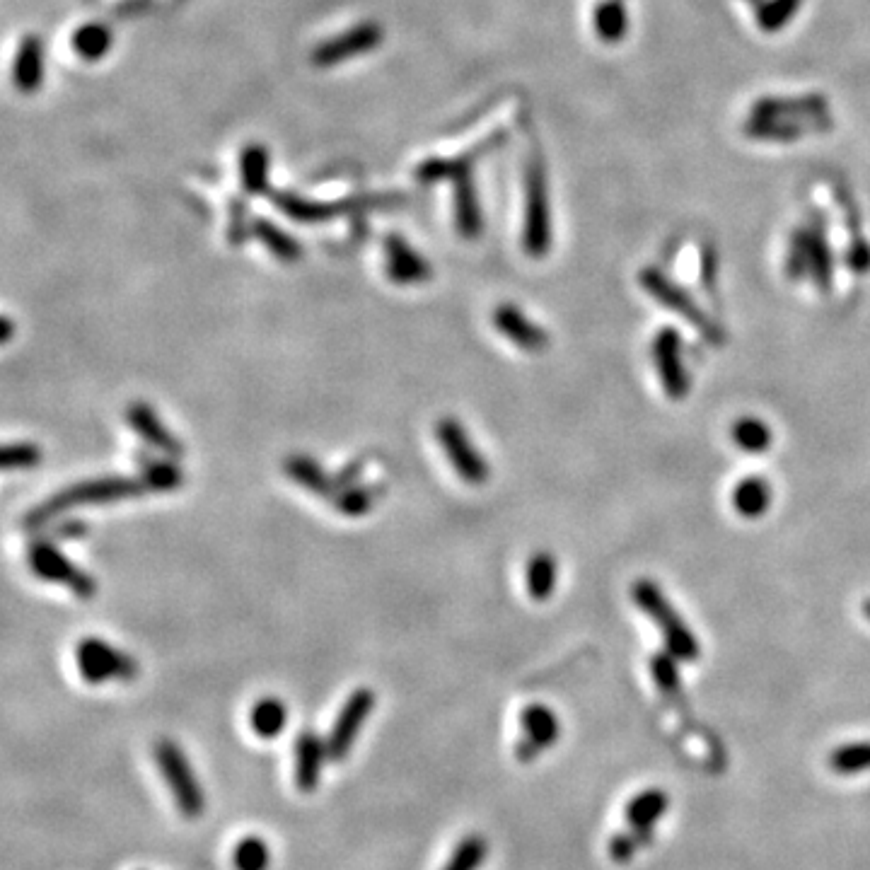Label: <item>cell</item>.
<instances>
[{
  "label": "cell",
  "instance_id": "cell-1",
  "mask_svg": "<svg viewBox=\"0 0 870 870\" xmlns=\"http://www.w3.org/2000/svg\"><path fill=\"white\" fill-rule=\"evenodd\" d=\"M145 486L141 479H126V477H104L90 479L83 484L68 486V489L58 491L49 501L39 503L37 508L29 510L25 518L27 530H39L54 522L61 515L71 513L75 508L83 506H104V503L121 501V498H131L143 493Z\"/></svg>",
  "mask_w": 870,
  "mask_h": 870
},
{
  "label": "cell",
  "instance_id": "cell-2",
  "mask_svg": "<svg viewBox=\"0 0 870 870\" xmlns=\"http://www.w3.org/2000/svg\"><path fill=\"white\" fill-rule=\"evenodd\" d=\"M631 600L641 612L648 614V619L663 631L667 653L672 658L682 660V663H694L699 660V641L689 631V626L682 622L680 612H675V607L670 605L663 588L655 585L651 578H641L631 585Z\"/></svg>",
  "mask_w": 870,
  "mask_h": 870
},
{
  "label": "cell",
  "instance_id": "cell-3",
  "mask_svg": "<svg viewBox=\"0 0 870 870\" xmlns=\"http://www.w3.org/2000/svg\"><path fill=\"white\" fill-rule=\"evenodd\" d=\"M153 757L158 762L162 781L170 788V796L187 820H201L206 812V793L196 776V769L191 767L187 752L170 738H162L153 745Z\"/></svg>",
  "mask_w": 870,
  "mask_h": 870
},
{
  "label": "cell",
  "instance_id": "cell-4",
  "mask_svg": "<svg viewBox=\"0 0 870 870\" xmlns=\"http://www.w3.org/2000/svg\"><path fill=\"white\" fill-rule=\"evenodd\" d=\"M522 245L532 259L547 257L551 247V208L547 191V172L539 153H532L525 172V228Z\"/></svg>",
  "mask_w": 870,
  "mask_h": 870
},
{
  "label": "cell",
  "instance_id": "cell-5",
  "mask_svg": "<svg viewBox=\"0 0 870 870\" xmlns=\"http://www.w3.org/2000/svg\"><path fill=\"white\" fill-rule=\"evenodd\" d=\"M75 665L87 684L133 682L141 672L136 658L95 636H87L75 646Z\"/></svg>",
  "mask_w": 870,
  "mask_h": 870
},
{
  "label": "cell",
  "instance_id": "cell-6",
  "mask_svg": "<svg viewBox=\"0 0 870 870\" xmlns=\"http://www.w3.org/2000/svg\"><path fill=\"white\" fill-rule=\"evenodd\" d=\"M638 283H641L643 290H646L653 300H658V303L667 307L670 312L687 319V322L692 324L696 332L704 336L706 341H711V344H721L723 341L721 327H718V324L694 303V298L687 293V290L677 286V283H672L663 271L643 269L641 276H638Z\"/></svg>",
  "mask_w": 870,
  "mask_h": 870
},
{
  "label": "cell",
  "instance_id": "cell-7",
  "mask_svg": "<svg viewBox=\"0 0 870 870\" xmlns=\"http://www.w3.org/2000/svg\"><path fill=\"white\" fill-rule=\"evenodd\" d=\"M27 561L34 576L46 580V583L63 585L80 597H92L97 593L95 578L80 566H75L51 539H34L27 549Z\"/></svg>",
  "mask_w": 870,
  "mask_h": 870
},
{
  "label": "cell",
  "instance_id": "cell-8",
  "mask_svg": "<svg viewBox=\"0 0 870 870\" xmlns=\"http://www.w3.org/2000/svg\"><path fill=\"white\" fill-rule=\"evenodd\" d=\"M435 438H438L440 448H443L445 455H448L452 469H455L467 484L472 486L486 484V479H489L491 474L489 462H486V457L474 448L467 428H464L460 421L452 419V416L440 419L435 423Z\"/></svg>",
  "mask_w": 870,
  "mask_h": 870
},
{
  "label": "cell",
  "instance_id": "cell-9",
  "mask_svg": "<svg viewBox=\"0 0 870 870\" xmlns=\"http://www.w3.org/2000/svg\"><path fill=\"white\" fill-rule=\"evenodd\" d=\"M373 709H375L373 689L363 687L348 696L346 704L341 706L339 716H336L332 730H329L327 740H324L327 742L329 762H344L348 752H351L353 745H356L363 725L368 723L370 716H373Z\"/></svg>",
  "mask_w": 870,
  "mask_h": 870
},
{
  "label": "cell",
  "instance_id": "cell-10",
  "mask_svg": "<svg viewBox=\"0 0 870 870\" xmlns=\"http://www.w3.org/2000/svg\"><path fill=\"white\" fill-rule=\"evenodd\" d=\"M651 361L655 365V373L660 377L663 392L675 402H680L692 390V380H689L687 368L682 361V336L677 329L665 327L653 336L651 341Z\"/></svg>",
  "mask_w": 870,
  "mask_h": 870
},
{
  "label": "cell",
  "instance_id": "cell-11",
  "mask_svg": "<svg viewBox=\"0 0 870 870\" xmlns=\"http://www.w3.org/2000/svg\"><path fill=\"white\" fill-rule=\"evenodd\" d=\"M522 735L515 745V759L522 764L535 762L561 735V721L549 706L530 704L520 711Z\"/></svg>",
  "mask_w": 870,
  "mask_h": 870
},
{
  "label": "cell",
  "instance_id": "cell-12",
  "mask_svg": "<svg viewBox=\"0 0 870 870\" xmlns=\"http://www.w3.org/2000/svg\"><path fill=\"white\" fill-rule=\"evenodd\" d=\"M380 42H382L380 25H375V22H363V25L339 34V37L332 39V42L319 44L315 54H312V61L322 68L339 66V63L348 61V58L361 56L365 51H373Z\"/></svg>",
  "mask_w": 870,
  "mask_h": 870
},
{
  "label": "cell",
  "instance_id": "cell-13",
  "mask_svg": "<svg viewBox=\"0 0 870 870\" xmlns=\"http://www.w3.org/2000/svg\"><path fill=\"white\" fill-rule=\"evenodd\" d=\"M493 327L525 353H542L549 346V334L544 327L532 322L518 305H498L493 312Z\"/></svg>",
  "mask_w": 870,
  "mask_h": 870
},
{
  "label": "cell",
  "instance_id": "cell-14",
  "mask_svg": "<svg viewBox=\"0 0 870 870\" xmlns=\"http://www.w3.org/2000/svg\"><path fill=\"white\" fill-rule=\"evenodd\" d=\"M126 421H129L131 431L141 435L145 445H150L153 450L165 452L170 457H182L184 448L179 443V438L174 433L167 431V426L162 423L158 411L145 402H131L126 409Z\"/></svg>",
  "mask_w": 870,
  "mask_h": 870
},
{
  "label": "cell",
  "instance_id": "cell-15",
  "mask_svg": "<svg viewBox=\"0 0 870 870\" xmlns=\"http://www.w3.org/2000/svg\"><path fill=\"white\" fill-rule=\"evenodd\" d=\"M387 276L399 286H414L431 278V264L416 252L402 235H390L385 240Z\"/></svg>",
  "mask_w": 870,
  "mask_h": 870
},
{
  "label": "cell",
  "instance_id": "cell-16",
  "mask_svg": "<svg viewBox=\"0 0 870 870\" xmlns=\"http://www.w3.org/2000/svg\"><path fill=\"white\" fill-rule=\"evenodd\" d=\"M329 759L327 742L315 730H303L295 740V783L303 793H312L322 779L324 762Z\"/></svg>",
  "mask_w": 870,
  "mask_h": 870
},
{
  "label": "cell",
  "instance_id": "cell-17",
  "mask_svg": "<svg viewBox=\"0 0 870 870\" xmlns=\"http://www.w3.org/2000/svg\"><path fill=\"white\" fill-rule=\"evenodd\" d=\"M44 68H46V54H44V42L37 34H27L22 37L20 46H17L15 63H13V85L25 95L42 90L44 85Z\"/></svg>",
  "mask_w": 870,
  "mask_h": 870
},
{
  "label": "cell",
  "instance_id": "cell-18",
  "mask_svg": "<svg viewBox=\"0 0 870 870\" xmlns=\"http://www.w3.org/2000/svg\"><path fill=\"white\" fill-rule=\"evenodd\" d=\"M832 121L827 119V114L820 116H808V119H757L752 116L747 121L745 133L750 138H762V141H793L800 138V133L810 129H829Z\"/></svg>",
  "mask_w": 870,
  "mask_h": 870
},
{
  "label": "cell",
  "instance_id": "cell-19",
  "mask_svg": "<svg viewBox=\"0 0 870 870\" xmlns=\"http://www.w3.org/2000/svg\"><path fill=\"white\" fill-rule=\"evenodd\" d=\"M771 498H774L771 484L764 477H757V474L740 479L738 484H735L733 493H730L733 510L740 515V518H747V520L762 518L771 506Z\"/></svg>",
  "mask_w": 870,
  "mask_h": 870
},
{
  "label": "cell",
  "instance_id": "cell-20",
  "mask_svg": "<svg viewBox=\"0 0 870 870\" xmlns=\"http://www.w3.org/2000/svg\"><path fill=\"white\" fill-rule=\"evenodd\" d=\"M455 220L457 230L467 240H477L484 228V218H481V208L477 199V189L469 174L455 177Z\"/></svg>",
  "mask_w": 870,
  "mask_h": 870
},
{
  "label": "cell",
  "instance_id": "cell-21",
  "mask_svg": "<svg viewBox=\"0 0 870 870\" xmlns=\"http://www.w3.org/2000/svg\"><path fill=\"white\" fill-rule=\"evenodd\" d=\"M827 112L825 97L808 95L800 100H767L757 102L752 107V116L757 119H808V116H820Z\"/></svg>",
  "mask_w": 870,
  "mask_h": 870
},
{
  "label": "cell",
  "instance_id": "cell-22",
  "mask_svg": "<svg viewBox=\"0 0 870 870\" xmlns=\"http://www.w3.org/2000/svg\"><path fill=\"white\" fill-rule=\"evenodd\" d=\"M670 798L660 788H648V791L638 793L626 805V822L631 829L638 832H653V825L667 812Z\"/></svg>",
  "mask_w": 870,
  "mask_h": 870
},
{
  "label": "cell",
  "instance_id": "cell-23",
  "mask_svg": "<svg viewBox=\"0 0 870 870\" xmlns=\"http://www.w3.org/2000/svg\"><path fill=\"white\" fill-rule=\"evenodd\" d=\"M810 278L817 283L820 293H829L834 281V261L832 252H829L827 237H825V223L820 218H815L810 223Z\"/></svg>",
  "mask_w": 870,
  "mask_h": 870
},
{
  "label": "cell",
  "instance_id": "cell-24",
  "mask_svg": "<svg viewBox=\"0 0 870 870\" xmlns=\"http://www.w3.org/2000/svg\"><path fill=\"white\" fill-rule=\"evenodd\" d=\"M286 474L298 481L300 486L307 491H312L315 496L322 498H336V484L339 481L329 479V474L310 457H288L286 460Z\"/></svg>",
  "mask_w": 870,
  "mask_h": 870
},
{
  "label": "cell",
  "instance_id": "cell-25",
  "mask_svg": "<svg viewBox=\"0 0 870 870\" xmlns=\"http://www.w3.org/2000/svg\"><path fill=\"white\" fill-rule=\"evenodd\" d=\"M288 723V709L281 699L276 696H266V699L257 701L249 711V725H252L254 733L261 740H274L281 735V730Z\"/></svg>",
  "mask_w": 870,
  "mask_h": 870
},
{
  "label": "cell",
  "instance_id": "cell-26",
  "mask_svg": "<svg viewBox=\"0 0 870 870\" xmlns=\"http://www.w3.org/2000/svg\"><path fill=\"white\" fill-rule=\"evenodd\" d=\"M593 25L602 42H622L626 29H629V15H626L624 0H600L593 10Z\"/></svg>",
  "mask_w": 870,
  "mask_h": 870
},
{
  "label": "cell",
  "instance_id": "cell-27",
  "mask_svg": "<svg viewBox=\"0 0 870 870\" xmlns=\"http://www.w3.org/2000/svg\"><path fill=\"white\" fill-rule=\"evenodd\" d=\"M556 573H559V566H556L554 554H549V551H537V554L532 556L525 571L527 593H530L532 600L537 602L549 600L556 588Z\"/></svg>",
  "mask_w": 870,
  "mask_h": 870
},
{
  "label": "cell",
  "instance_id": "cell-28",
  "mask_svg": "<svg viewBox=\"0 0 870 870\" xmlns=\"http://www.w3.org/2000/svg\"><path fill=\"white\" fill-rule=\"evenodd\" d=\"M730 440H733L742 452L762 455V452H767L771 448L774 433H771L767 423L757 419V416H740V419L733 421V426H730Z\"/></svg>",
  "mask_w": 870,
  "mask_h": 870
},
{
  "label": "cell",
  "instance_id": "cell-29",
  "mask_svg": "<svg viewBox=\"0 0 870 870\" xmlns=\"http://www.w3.org/2000/svg\"><path fill=\"white\" fill-rule=\"evenodd\" d=\"M489 858V839L481 834H467L457 841L445 866L440 870H479Z\"/></svg>",
  "mask_w": 870,
  "mask_h": 870
},
{
  "label": "cell",
  "instance_id": "cell-30",
  "mask_svg": "<svg viewBox=\"0 0 870 870\" xmlns=\"http://www.w3.org/2000/svg\"><path fill=\"white\" fill-rule=\"evenodd\" d=\"M252 235L257 237L261 245L269 247L271 254L281 261H298L303 257V247H300V242L295 240V237L286 235L281 228H276V225L269 223V220H257L252 228Z\"/></svg>",
  "mask_w": 870,
  "mask_h": 870
},
{
  "label": "cell",
  "instance_id": "cell-31",
  "mask_svg": "<svg viewBox=\"0 0 870 870\" xmlns=\"http://www.w3.org/2000/svg\"><path fill=\"white\" fill-rule=\"evenodd\" d=\"M109 49H112V32H109V27L92 22V25H83L73 32V51L83 61H100Z\"/></svg>",
  "mask_w": 870,
  "mask_h": 870
},
{
  "label": "cell",
  "instance_id": "cell-32",
  "mask_svg": "<svg viewBox=\"0 0 870 870\" xmlns=\"http://www.w3.org/2000/svg\"><path fill=\"white\" fill-rule=\"evenodd\" d=\"M651 675L655 687L660 689V694H663L665 699H670L672 704H682V682H680V670H677V658H672L670 653L653 655Z\"/></svg>",
  "mask_w": 870,
  "mask_h": 870
},
{
  "label": "cell",
  "instance_id": "cell-33",
  "mask_svg": "<svg viewBox=\"0 0 870 870\" xmlns=\"http://www.w3.org/2000/svg\"><path fill=\"white\" fill-rule=\"evenodd\" d=\"M829 767L839 776H854L870 769V742H849L829 757Z\"/></svg>",
  "mask_w": 870,
  "mask_h": 870
},
{
  "label": "cell",
  "instance_id": "cell-34",
  "mask_svg": "<svg viewBox=\"0 0 870 870\" xmlns=\"http://www.w3.org/2000/svg\"><path fill=\"white\" fill-rule=\"evenodd\" d=\"M242 184L249 194H259L266 189V172H269V153L261 145H247L242 153Z\"/></svg>",
  "mask_w": 870,
  "mask_h": 870
},
{
  "label": "cell",
  "instance_id": "cell-35",
  "mask_svg": "<svg viewBox=\"0 0 870 870\" xmlns=\"http://www.w3.org/2000/svg\"><path fill=\"white\" fill-rule=\"evenodd\" d=\"M232 866H235V870H269V844L261 837H245L237 841L235 851H232Z\"/></svg>",
  "mask_w": 870,
  "mask_h": 870
},
{
  "label": "cell",
  "instance_id": "cell-36",
  "mask_svg": "<svg viewBox=\"0 0 870 870\" xmlns=\"http://www.w3.org/2000/svg\"><path fill=\"white\" fill-rule=\"evenodd\" d=\"M786 276L791 281L810 276V230L798 228L793 230L791 240H788L786 252Z\"/></svg>",
  "mask_w": 870,
  "mask_h": 870
},
{
  "label": "cell",
  "instance_id": "cell-37",
  "mask_svg": "<svg viewBox=\"0 0 870 870\" xmlns=\"http://www.w3.org/2000/svg\"><path fill=\"white\" fill-rule=\"evenodd\" d=\"M39 462H42V450H39L34 443L0 445V472L34 469Z\"/></svg>",
  "mask_w": 870,
  "mask_h": 870
},
{
  "label": "cell",
  "instance_id": "cell-38",
  "mask_svg": "<svg viewBox=\"0 0 870 870\" xmlns=\"http://www.w3.org/2000/svg\"><path fill=\"white\" fill-rule=\"evenodd\" d=\"M803 0H769V3H759L757 8V25L764 32H779L783 25H788L793 15L798 13Z\"/></svg>",
  "mask_w": 870,
  "mask_h": 870
},
{
  "label": "cell",
  "instance_id": "cell-39",
  "mask_svg": "<svg viewBox=\"0 0 870 870\" xmlns=\"http://www.w3.org/2000/svg\"><path fill=\"white\" fill-rule=\"evenodd\" d=\"M182 469L172 462H150L141 472L145 491H172L182 484Z\"/></svg>",
  "mask_w": 870,
  "mask_h": 870
},
{
  "label": "cell",
  "instance_id": "cell-40",
  "mask_svg": "<svg viewBox=\"0 0 870 870\" xmlns=\"http://www.w3.org/2000/svg\"><path fill=\"white\" fill-rule=\"evenodd\" d=\"M653 832H638V829H626V832L614 834L612 841H609V858H612L614 863H626L631 861V858L636 856V851L641 849V846H646L648 841H651Z\"/></svg>",
  "mask_w": 870,
  "mask_h": 870
},
{
  "label": "cell",
  "instance_id": "cell-41",
  "mask_svg": "<svg viewBox=\"0 0 870 870\" xmlns=\"http://www.w3.org/2000/svg\"><path fill=\"white\" fill-rule=\"evenodd\" d=\"M334 506L344 515L358 518V515H365L373 508V493L368 489H361V486H348L344 493H336Z\"/></svg>",
  "mask_w": 870,
  "mask_h": 870
},
{
  "label": "cell",
  "instance_id": "cell-42",
  "mask_svg": "<svg viewBox=\"0 0 870 870\" xmlns=\"http://www.w3.org/2000/svg\"><path fill=\"white\" fill-rule=\"evenodd\" d=\"M846 264L854 274H868L870 271V242L863 240L861 235L854 237V242L849 245L846 252Z\"/></svg>",
  "mask_w": 870,
  "mask_h": 870
},
{
  "label": "cell",
  "instance_id": "cell-43",
  "mask_svg": "<svg viewBox=\"0 0 870 870\" xmlns=\"http://www.w3.org/2000/svg\"><path fill=\"white\" fill-rule=\"evenodd\" d=\"M701 281H704L706 290H709V295H716V286H718V254L713 252L711 247H704V254H701Z\"/></svg>",
  "mask_w": 870,
  "mask_h": 870
},
{
  "label": "cell",
  "instance_id": "cell-44",
  "mask_svg": "<svg viewBox=\"0 0 870 870\" xmlns=\"http://www.w3.org/2000/svg\"><path fill=\"white\" fill-rule=\"evenodd\" d=\"M56 535L61 539H75L85 535V525L80 520H63L56 525Z\"/></svg>",
  "mask_w": 870,
  "mask_h": 870
},
{
  "label": "cell",
  "instance_id": "cell-45",
  "mask_svg": "<svg viewBox=\"0 0 870 870\" xmlns=\"http://www.w3.org/2000/svg\"><path fill=\"white\" fill-rule=\"evenodd\" d=\"M13 336H15V324H13V319L5 317V315H0V346L8 344V341L13 339Z\"/></svg>",
  "mask_w": 870,
  "mask_h": 870
},
{
  "label": "cell",
  "instance_id": "cell-46",
  "mask_svg": "<svg viewBox=\"0 0 870 870\" xmlns=\"http://www.w3.org/2000/svg\"><path fill=\"white\" fill-rule=\"evenodd\" d=\"M863 614H866V617H868V622H870V597H868V600H866V602H863Z\"/></svg>",
  "mask_w": 870,
  "mask_h": 870
},
{
  "label": "cell",
  "instance_id": "cell-47",
  "mask_svg": "<svg viewBox=\"0 0 870 870\" xmlns=\"http://www.w3.org/2000/svg\"><path fill=\"white\" fill-rule=\"evenodd\" d=\"M752 3H759V0H752Z\"/></svg>",
  "mask_w": 870,
  "mask_h": 870
}]
</instances>
